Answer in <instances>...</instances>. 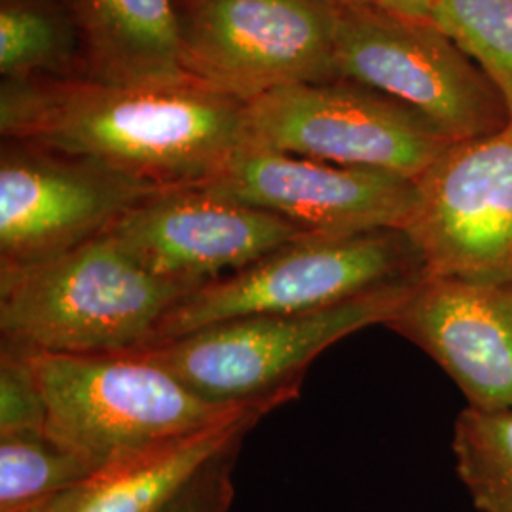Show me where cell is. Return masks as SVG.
<instances>
[{"label": "cell", "mask_w": 512, "mask_h": 512, "mask_svg": "<svg viewBox=\"0 0 512 512\" xmlns=\"http://www.w3.org/2000/svg\"><path fill=\"white\" fill-rule=\"evenodd\" d=\"M0 131L8 141L103 167L152 190L209 183L247 145L245 103L196 78L8 80Z\"/></svg>", "instance_id": "6da1fadb"}, {"label": "cell", "mask_w": 512, "mask_h": 512, "mask_svg": "<svg viewBox=\"0 0 512 512\" xmlns=\"http://www.w3.org/2000/svg\"><path fill=\"white\" fill-rule=\"evenodd\" d=\"M196 287L150 274L109 236L52 260L0 270V344L25 353L145 348Z\"/></svg>", "instance_id": "7a4b0ae2"}, {"label": "cell", "mask_w": 512, "mask_h": 512, "mask_svg": "<svg viewBox=\"0 0 512 512\" xmlns=\"http://www.w3.org/2000/svg\"><path fill=\"white\" fill-rule=\"evenodd\" d=\"M420 277L325 310L241 317L128 353L164 366L209 403H287L315 357L357 330L385 325Z\"/></svg>", "instance_id": "3957f363"}, {"label": "cell", "mask_w": 512, "mask_h": 512, "mask_svg": "<svg viewBox=\"0 0 512 512\" xmlns=\"http://www.w3.org/2000/svg\"><path fill=\"white\" fill-rule=\"evenodd\" d=\"M27 355L46 403V433L97 469L253 406L209 403L139 353Z\"/></svg>", "instance_id": "277c9868"}, {"label": "cell", "mask_w": 512, "mask_h": 512, "mask_svg": "<svg viewBox=\"0 0 512 512\" xmlns=\"http://www.w3.org/2000/svg\"><path fill=\"white\" fill-rule=\"evenodd\" d=\"M421 274L420 249L401 228L310 234L186 294L148 346L241 317L325 310Z\"/></svg>", "instance_id": "5b68a950"}, {"label": "cell", "mask_w": 512, "mask_h": 512, "mask_svg": "<svg viewBox=\"0 0 512 512\" xmlns=\"http://www.w3.org/2000/svg\"><path fill=\"white\" fill-rule=\"evenodd\" d=\"M338 78L416 110L452 141L505 128L511 118L494 84L433 21L365 2H340Z\"/></svg>", "instance_id": "8992f818"}, {"label": "cell", "mask_w": 512, "mask_h": 512, "mask_svg": "<svg viewBox=\"0 0 512 512\" xmlns=\"http://www.w3.org/2000/svg\"><path fill=\"white\" fill-rule=\"evenodd\" d=\"M247 145L418 179L454 141L403 103L348 80L245 103Z\"/></svg>", "instance_id": "52a82bcc"}, {"label": "cell", "mask_w": 512, "mask_h": 512, "mask_svg": "<svg viewBox=\"0 0 512 512\" xmlns=\"http://www.w3.org/2000/svg\"><path fill=\"white\" fill-rule=\"evenodd\" d=\"M338 0H192L183 19L186 73L251 103L334 82Z\"/></svg>", "instance_id": "ba28073f"}, {"label": "cell", "mask_w": 512, "mask_h": 512, "mask_svg": "<svg viewBox=\"0 0 512 512\" xmlns=\"http://www.w3.org/2000/svg\"><path fill=\"white\" fill-rule=\"evenodd\" d=\"M406 232L429 274L512 281V120L421 173Z\"/></svg>", "instance_id": "9c48e42d"}, {"label": "cell", "mask_w": 512, "mask_h": 512, "mask_svg": "<svg viewBox=\"0 0 512 512\" xmlns=\"http://www.w3.org/2000/svg\"><path fill=\"white\" fill-rule=\"evenodd\" d=\"M105 236L150 274L200 289L310 234L274 213L183 186L152 190Z\"/></svg>", "instance_id": "30bf717a"}, {"label": "cell", "mask_w": 512, "mask_h": 512, "mask_svg": "<svg viewBox=\"0 0 512 512\" xmlns=\"http://www.w3.org/2000/svg\"><path fill=\"white\" fill-rule=\"evenodd\" d=\"M152 192L103 167L8 141L0 156V270L74 251Z\"/></svg>", "instance_id": "8fae6325"}, {"label": "cell", "mask_w": 512, "mask_h": 512, "mask_svg": "<svg viewBox=\"0 0 512 512\" xmlns=\"http://www.w3.org/2000/svg\"><path fill=\"white\" fill-rule=\"evenodd\" d=\"M202 188L274 213L315 236L406 230L416 205L414 179L253 145L238 150Z\"/></svg>", "instance_id": "7c38bea8"}, {"label": "cell", "mask_w": 512, "mask_h": 512, "mask_svg": "<svg viewBox=\"0 0 512 512\" xmlns=\"http://www.w3.org/2000/svg\"><path fill=\"white\" fill-rule=\"evenodd\" d=\"M384 327L425 351L469 408L512 410V281L425 270Z\"/></svg>", "instance_id": "4fadbf2b"}, {"label": "cell", "mask_w": 512, "mask_h": 512, "mask_svg": "<svg viewBox=\"0 0 512 512\" xmlns=\"http://www.w3.org/2000/svg\"><path fill=\"white\" fill-rule=\"evenodd\" d=\"M274 408L253 404L194 433L114 459L27 512H156L209 461L241 446L256 421Z\"/></svg>", "instance_id": "5bb4252c"}, {"label": "cell", "mask_w": 512, "mask_h": 512, "mask_svg": "<svg viewBox=\"0 0 512 512\" xmlns=\"http://www.w3.org/2000/svg\"><path fill=\"white\" fill-rule=\"evenodd\" d=\"M92 78L110 84H175L184 65L183 19L173 0H73Z\"/></svg>", "instance_id": "9a60e30c"}, {"label": "cell", "mask_w": 512, "mask_h": 512, "mask_svg": "<svg viewBox=\"0 0 512 512\" xmlns=\"http://www.w3.org/2000/svg\"><path fill=\"white\" fill-rule=\"evenodd\" d=\"M95 471L46 431L0 435V512L31 511Z\"/></svg>", "instance_id": "2e32d148"}, {"label": "cell", "mask_w": 512, "mask_h": 512, "mask_svg": "<svg viewBox=\"0 0 512 512\" xmlns=\"http://www.w3.org/2000/svg\"><path fill=\"white\" fill-rule=\"evenodd\" d=\"M459 480L480 512H512V410L465 406L454 425Z\"/></svg>", "instance_id": "e0dca14e"}, {"label": "cell", "mask_w": 512, "mask_h": 512, "mask_svg": "<svg viewBox=\"0 0 512 512\" xmlns=\"http://www.w3.org/2000/svg\"><path fill=\"white\" fill-rule=\"evenodd\" d=\"M431 21L488 76L512 120V0H435Z\"/></svg>", "instance_id": "ac0fdd59"}, {"label": "cell", "mask_w": 512, "mask_h": 512, "mask_svg": "<svg viewBox=\"0 0 512 512\" xmlns=\"http://www.w3.org/2000/svg\"><path fill=\"white\" fill-rule=\"evenodd\" d=\"M69 48L67 33L54 14L29 4L0 12V73L8 80L35 78L54 69Z\"/></svg>", "instance_id": "d6986e66"}, {"label": "cell", "mask_w": 512, "mask_h": 512, "mask_svg": "<svg viewBox=\"0 0 512 512\" xmlns=\"http://www.w3.org/2000/svg\"><path fill=\"white\" fill-rule=\"evenodd\" d=\"M46 403L25 351L0 344V435L46 431Z\"/></svg>", "instance_id": "ffe728a7"}, {"label": "cell", "mask_w": 512, "mask_h": 512, "mask_svg": "<svg viewBox=\"0 0 512 512\" xmlns=\"http://www.w3.org/2000/svg\"><path fill=\"white\" fill-rule=\"evenodd\" d=\"M238 450L239 446L209 461L156 512H230L236 494L232 471Z\"/></svg>", "instance_id": "44dd1931"}, {"label": "cell", "mask_w": 512, "mask_h": 512, "mask_svg": "<svg viewBox=\"0 0 512 512\" xmlns=\"http://www.w3.org/2000/svg\"><path fill=\"white\" fill-rule=\"evenodd\" d=\"M370 6H376L385 12L399 14L406 18L427 19L431 21V10L435 0H359Z\"/></svg>", "instance_id": "7402d4cb"}, {"label": "cell", "mask_w": 512, "mask_h": 512, "mask_svg": "<svg viewBox=\"0 0 512 512\" xmlns=\"http://www.w3.org/2000/svg\"><path fill=\"white\" fill-rule=\"evenodd\" d=\"M338 2H355V0H338ZM359 2V0H357Z\"/></svg>", "instance_id": "603a6c76"}]
</instances>
